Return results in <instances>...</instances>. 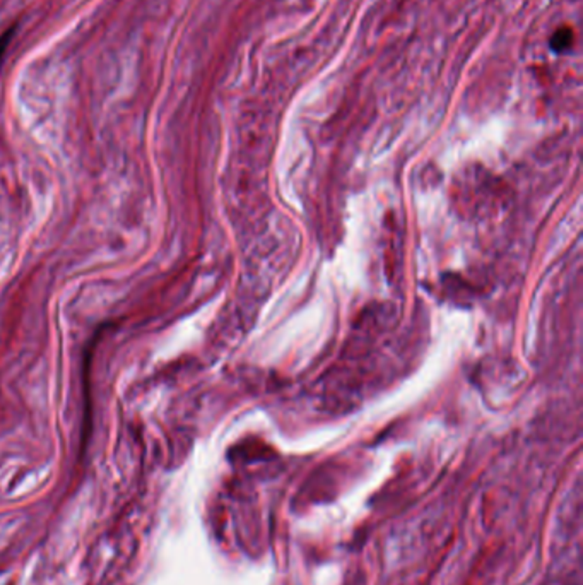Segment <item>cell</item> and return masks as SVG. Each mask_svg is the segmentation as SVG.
Instances as JSON below:
<instances>
[{"instance_id":"obj_1","label":"cell","mask_w":583,"mask_h":585,"mask_svg":"<svg viewBox=\"0 0 583 585\" xmlns=\"http://www.w3.org/2000/svg\"><path fill=\"white\" fill-rule=\"evenodd\" d=\"M575 45V31L570 26H563L554 31L549 38V48L554 54H568Z\"/></svg>"},{"instance_id":"obj_2","label":"cell","mask_w":583,"mask_h":585,"mask_svg":"<svg viewBox=\"0 0 583 585\" xmlns=\"http://www.w3.org/2000/svg\"><path fill=\"white\" fill-rule=\"evenodd\" d=\"M14 33H16V26H11L9 30L4 31V35L0 36V66H2V60H4V56H6V52L11 45V40H12V36H14Z\"/></svg>"}]
</instances>
